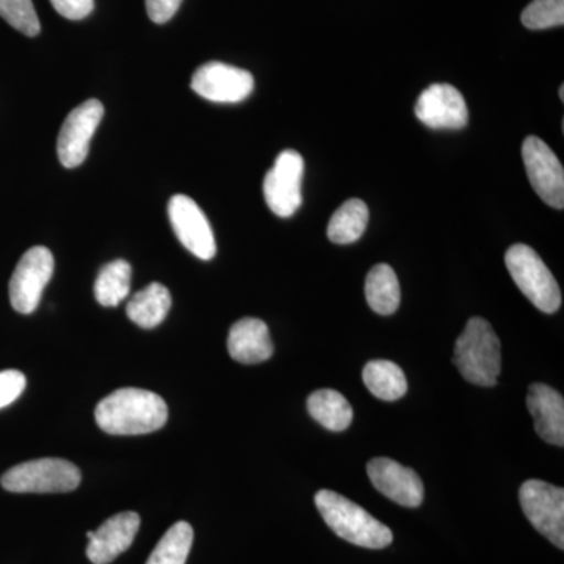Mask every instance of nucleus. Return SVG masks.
<instances>
[{"label": "nucleus", "mask_w": 564, "mask_h": 564, "mask_svg": "<svg viewBox=\"0 0 564 564\" xmlns=\"http://www.w3.org/2000/svg\"><path fill=\"white\" fill-rule=\"evenodd\" d=\"M169 217L180 242L202 261H210L217 252L214 231L204 212L191 196L174 195L169 204Z\"/></svg>", "instance_id": "f8f14e48"}, {"label": "nucleus", "mask_w": 564, "mask_h": 564, "mask_svg": "<svg viewBox=\"0 0 564 564\" xmlns=\"http://www.w3.org/2000/svg\"><path fill=\"white\" fill-rule=\"evenodd\" d=\"M505 263L519 291L538 310L545 314H554L560 310L562 292L558 282L533 248L522 243L513 245L505 254Z\"/></svg>", "instance_id": "20e7f679"}, {"label": "nucleus", "mask_w": 564, "mask_h": 564, "mask_svg": "<svg viewBox=\"0 0 564 564\" xmlns=\"http://www.w3.org/2000/svg\"><path fill=\"white\" fill-rule=\"evenodd\" d=\"M193 545V529L188 522H176L155 545L147 564H185Z\"/></svg>", "instance_id": "b1692460"}, {"label": "nucleus", "mask_w": 564, "mask_h": 564, "mask_svg": "<svg viewBox=\"0 0 564 564\" xmlns=\"http://www.w3.org/2000/svg\"><path fill=\"white\" fill-rule=\"evenodd\" d=\"M527 176L534 192L555 209L564 207V170L554 151L538 137H527L522 144Z\"/></svg>", "instance_id": "1a4fd4ad"}, {"label": "nucleus", "mask_w": 564, "mask_h": 564, "mask_svg": "<svg viewBox=\"0 0 564 564\" xmlns=\"http://www.w3.org/2000/svg\"><path fill=\"white\" fill-rule=\"evenodd\" d=\"M527 406L534 419L538 436L547 444L564 445V400L562 393L545 384H532Z\"/></svg>", "instance_id": "dca6fc26"}, {"label": "nucleus", "mask_w": 564, "mask_h": 564, "mask_svg": "<svg viewBox=\"0 0 564 564\" xmlns=\"http://www.w3.org/2000/svg\"><path fill=\"white\" fill-rule=\"evenodd\" d=\"M80 470L62 458H41L18 464L0 478L9 492L57 494L70 492L80 485Z\"/></svg>", "instance_id": "39448f33"}, {"label": "nucleus", "mask_w": 564, "mask_h": 564, "mask_svg": "<svg viewBox=\"0 0 564 564\" xmlns=\"http://www.w3.org/2000/svg\"><path fill=\"white\" fill-rule=\"evenodd\" d=\"M228 351L234 361L259 364L273 356L269 326L259 318H242L234 323L228 337Z\"/></svg>", "instance_id": "f3484780"}, {"label": "nucleus", "mask_w": 564, "mask_h": 564, "mask_svg": "<svg viewBox=\"0 0 564 564\" xmlns=\"http://www.w3.org/2000/svg\"><path fill=\"white\" fill-rule=\"evenodd\" d=\"M307 411L315 421L332 432H344L352 422V408L343 393L321 389L307 399Z\"/></svg>", "instance_id": "6ab92c4d"}, {"label": "nucleus", "mask_w": 564, "mask_h": 564, "mask_svg": "<svg viewBox=\"0 0 564 564\" xmlns=\"http://www.w3.org/2000/svg\"><path fill=\"white\" fill-rule=\"evenodd\" d=\"M455 366L469 383L492 388L502 367L500 340L485 318L474 317L467 322L455 344Z\"/></svg>", "instance_id": "7ed1b4c3"}, {"label": "nucleus", "mask_w": 564, "mask_h": 564, "mask_svg": "<svg viewBox=\"0 0 564 564\" xmlns=\"http://www.w3.org/2000/svg\"><path fill=\"white\" fill-rule=\"evenodd\" d=\"M560 98H562V101H564V87H560Z\"/></svg>", "instance_id": "c756f323"}, {"label": "nucleus", "mask_w": 564, "mask_h": 564, "mask_svg": "<svg viewBox=\"0 0 564 564\" xmlns=\"http://www.w3.org/2000/svg\"><path fill=\"white\" fill-rule=\"evenodd\" d=\"M304 161L296 151H282L263 181L267 206L278 217L289 218L303 203Z\"/></svg>", "instance_id": "6e6552de"}, {"label": "nucleus", "mask_w": 564, "mask_h": 564, "mask_svg": "<svg viewBox=\"0 0 564 564\" xmlns=\"http://www.w3.org/2000/svg\"><path fill=\"white\" fill-rule=\"evenodd\" d=\"M182 0H147L148 17L155 24H165L180 10Z\"/></svg>", "instance_id": "c85d7f7f"}, {"label": "nucleus", "mask_w": 564, "mask_h": 564, "mask_svg": "<svg viewBox=\"0 0 564 564\" xmlns=\"http://www.w3.org/2000/svg\"><path fill=\"white\" fill-rule=\"evenodd\" d=\"M140 516L133 511L111 516L96 532H87L90 540L88 560L93 564H109L131 547L140 529Z\"/></svg>", "instance_id": "2eb2a0df"}, {"label": "nucleus", "mask_w": 564, "mask_h": 564, "mask_svg": "<svg viewBox=\"0 0 564 564\" xmlns=\"http://www.w3.org/2000/svg\"><path fill=\"white\" fill-rule=\"evenodd\" d=\"M366 299L377 314L391 315L399 310V278L391 265L378 263L370 270L366 280Z\"/></svg>", "instance_id": "aec40b11"}, {"label": "nucleus", "mask_w": 564, "mask_h": 564, "mask_svg": "<svg viewBox=\"0 0 564 564\" xmlns=\"http://www.w3.org/2000/svg\"><path fill=\"white\" fill-rule=\"evenodd\" d=\"M369 223V207L361 199H348L329 220L328 239L333 243L348 245L361 239Z\"/></svg>", "instance_id": "4be33fe9"}, {"label": "nucleus", "mask_w": 564, "mask_h": 564, "mask_svg": "<svg viewBox=\"0 0 564 564\" xmlns=\"http://www.w3.org/2000/svg\"><path fill=\"white\" fill-rule=\"evenodd\" d=\"M315 505L326 525L348 543L366 549H384L392 543L391 529L347 497L322 489L315 496Z\"/></svg>", "instance_id": "f03ea898"}, {"label": "nucleus", "mask_w": 564, "mask_h": 564, "mask_svg": "<svg viewBox=\"0 0 564 564\" xmlns=\"http://www.w3.org/2000/svg\"><path fill=\"white\" fill-rule=\"evenodd\" d=\"M95 417L102 432L135 436L161 430L169 421V406L158 393L124 388L101 400Z\"/></svg>", "instance_id": "f257e3e1"}, {"label": "nucleus", "mask_w": 564, "mask_h": 564, "mask_svg": "<svg viewBox=\"0 0 564 564\" xmlns=\"http://www.w3.org/2000/svg\"><path fill=\"white\" fill-rule=\"evenodd\" d=\"M415 117L432 129H463L469 121V110L462 91L448 84H433L419 96Z\"/></svg>", "instance_id": "ddd939ff"}, {"label": "nucleus", "mask_w": 564, "mask_h": 564, "mask_svg": "<svg viewBox=\"0 0 564 564\" xmlns=\"http://www.w3.org/2000/svg\"><path fill=\"white\" fill-rule=\"evenodd\" d=\"M522 510L543 536L558 549H564L563 488L541 480H529L519 491Z\"/></svg>", "instance_id": "423d86ee"}, {"label": "nucleus", "mask_w": 564, "mask_h": 564, "mask_svg": "<svg viewBox=\"0 0 564 564\" xmlns=\"http://www.w3.org/2000/svg\"><path fill=\"white\" fill-rule=\"evenodd\" d=\"M192 88L207 101L242 102L254 90V77L250 70L221 62H209L195 70Z\"/></svg>", "instance_id": "9d476101"}, {"label": "nucleus", "mask_w": 564, "mask_h": 564, "mask_svg": "<svg viewBox=\"0 0 564 564\" xmlns=\"http://www.w3.org/2000/svg\"><path fill=\"white\" fill-rule=\"evenodd\" d=\"M131 263L118 259L107 263L95 282V296L101 306L115 307L128 299L131 292Z\"/></svg>", "instance_id": "5701e85b"}, {"label": "nucleus", "mask_w": 564, "mask_h": 564, "mask_svg": "<svg viewBox=\"0 0 564 564\" xmlns=\"http://www.w3.org/2000/svg\"><path fill=\"white\" fill-rule=\"evenodd\" d=\"M51 3L58 14L70 21L84 20L95 9V0H51Z\"/></svg>", "instance_id": "cd10ccee"}, {"label": "nucleus", "mask_w": 564, "mask_h": 564, "mask_svg": "<svg viewBox=\"0 0 564 564\" xmlns=\"http://www.w3.org/2000/svg\"><path fill=\"white\" fill-rule=\"evenodd\" d=\"M25 384H28V380L20 370L0 372V410L17 402L21 393L24 392Z\"/></svg>", "instance_id": "bb28decb"}, {"label": "nucleus", "mask_w": 564, "mask_h": 564, "mask_svg": "<svg viewBox=\"0 0 564 564\" xmlns=\"http://www.w3.org/2000/svg\"><path fill=\"white\" fill-rule=\"evenodd\" d=\"M0 17L25 36H36L41 31L32 0H0Z\"/></svg>", "instance_id": "a878e982"}, {"label": "nucleus", "mask_w": 564, "mask_h": 564, "mask_svg": "<svg viewBox=\"0 0 564 564\" xmlns=\"http://www.w3.org/2000/svg\"><path fill=\"white\" fill-rule=\"evenodd\" d=\"M530 31L562 28L564 24V0H533L521 17Z\"/></svg>", "instance_id": "393cba45"}, {"label": "nucleus", "mask_w": 564, "mask_h": 564, "mask_svg": "<svg viewBox=\"0 0 564 564\" xmlns=\"http://www.w3.org/2000/svg\"><path fill=\"white\" fill-rule=\"evenodd\" d=\"M172 307V295L165 285L152 282L129 300L128 317L141 328H155L165 321Z\"/></svg>", "instance_id": "a211bd4d"}, {"label": "nucleus", "mask_w": 564, "mask_h": 564, "mask_svg": "<svg viewBox=\"0 0 564 564\" xmlns=\"http://www.w3.org/2000/svg\"><path fill=\"white\" fill-rule=\"evenodd\" d=\"M367 474L375 488L392 502L415 508L423 502L421 477L410 467L389 458H375L367 464Z\"/></svg>", "instance_id": "4468645a"}, {"label": "nucleus", "mask_w": 564, "mask_h": 564, "mask_svg": "<svg viewBox=\"0 0 564 564\" xmlns=\"http://www.w3.org/2000/svg\"><path fill=\"white\" fill-rule=\"evenodd\" d=\"M104 117V106L98 99H88L76 107L58 133L57 152L62 165L76 169L87 159L90 141Z\"/></svg>", "instance_id": "9b49d317"}, {"label": "nucleus", "mask_w": 564, "mask_h": 564, "mask_svg": "<svg viewBox=\"0 0 564 564\" xmlns=\"http://www.w3.org/2000/svg\"><path fill=\"white\" fill-rule=\"evenodd\" d=\"M364 384L377 399L395 402L408 391L403 370L391 361H370L362 370Z\"/></svg>", "instance_id": "412c9836"}, {"label": "nucleus", "mask_w": 564, "mask_h": 564, "mask_svg": "<svg viewBox=\"0 0 564 564\" xmlns=\"http://www.w3.org/2000/svg\"><path fill=\"white\" fill-rule=\"evenodd\" d=\"M54 267V256L46 247H33L24 252L10 280V302L14 311L32 314L39 307Z\"/></svg>", "instance_id": "0eeeda50"}]
</instances>
